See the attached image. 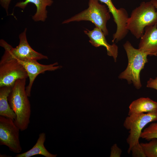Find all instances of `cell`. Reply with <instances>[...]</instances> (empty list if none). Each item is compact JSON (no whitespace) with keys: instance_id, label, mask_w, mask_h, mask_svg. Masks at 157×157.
Wrapping results in <instances>:
<instances>
[{"instance_id":"obj_10","label":"cell","mask_w":157,"mask_h":157,"mask_svg":"<svg viewBox=\"0 0 157 157\" xmlns=\"http://www.w3.org/2000/svg\"><path fill=\"white\" fill-rule=\"evenodd\" d=\"M84 32L89 37V42L93 46L98 47L103 46L107 50L108 56L113 57L116 62L118 54V47L115 44L112 45L109 44L105 38V35L102 31L98 28L95 27L90 31L86 29Z\"/></svg>"},{"instance_id":"obj_4","label":"cell","mask_w":157,"mask_h":157,"mask_svg":"<svg viewBox=\"0 0 157 157\" xmlns=\"http://www.w3.org/2000/svg\"><path fill=\"white\" fill-rule=\"evenodd\" d=\"M128 59V64L126 69L119 75V78L126 79L128 83H132L137 89L142 87L140 74L148 62L146 53L139 49L134 48L131 43L127 41L123 45Z\"/></svg>"},{"instance_id":"obj_9","label":"cell","mask_w":157,"mask_h":157,"mask_svg":"<svg viewBox=\"0 0 157 157\" xmlns=\"http://www.w3.org/2000/svg\"><path fill=\"white\" fill-rule=\"evenodd\" d=\"M24 67L29 78V83L26 88V93L29 97L31 95V91L33 83L39 74L46 71H53L60 68L61 66L57 65V62L48 65L39 63L34 60H17Z\"/></svg>"},{"instance_id":"obj_2","label":"cell","mask_w":157,"mask_h":157,"mask_svg":"<svg viewBox=\"0 0 157 157\" xmlns=\"http://www.w3.org/2000/svg\"><path fill=\"white\" fill-rule=\"evenodd\" d=\"M26 80H17L8 98L10 106L16 116L14 122L21 131L28 128L31 113L28 97L26 91Z\"/></svg>"},{"instance_id":"obj_11","label":"cell","mask_w":157,"mask_h":157,"mask_svg":"<svg viewBox=\"0 0 157 157\" xmlns=\"http://www.w3.org/2000/svg\"><path fill=\"white\" fill-rule=\"evenodd\" d=\"M138 49L148 56H157V24L146 27Z\"/></svg>"},{"instance_id":"obj_12","label":"cell","mask_w":157,"mask_h":157,"mask_svg":"<svg viewBox=\"0 0 157 157\" xmlns=\"http://www.w3.org/2000/svg\"><path fill=\"white\" fill-rule=\"evenodd\" d=\"M53 3L52 0H25L17 3L15 7L24 9L28 4H34L36 10L35 13L32 16V19L35 22H44L47 17V8L51 6Z\"/></svg>"},{"instance_id":"obj_15","label":"cell","mask_w":157,"mask_h":157,"mask_svg":"<svg viewBox=\"0 0 157 157\" xmlns=\"http://www.w3.org/2000/svg\"><path fill=\"white\" fill-rule=\"evenodd\" d=\"M12 87L9 86L0 87V116L10 118L14 121L16 116L10 107L8 100Z\"/></svg>"},{"instance_id":"obj_5","label":"cell","mask_w":157,"mask_h":157,"mask_svg":"<svg viewBox=\"0 0 157 157\" xmlns=\"http://www.w3.org/2000/svg\"><path fill=\"white\" fill-rule=\"evenodd\" d=\"M109 13L106 6L100 3L98 0H89L88 7L87 9L64 20L62 24L89 21L100 29L106 36L108 34L106 24L110 17Z\"/></svg>"},{"instance_id":"obj_13","label":"cell","mask_w":157,"mask_h":157,"mask_svg":"<svg viewBox=\"0 0 157 157\" xmlns=\"http://www.w3.org/2000/svg\"><path fill=\"white\" fill-rule=\"evenodd\" d=\"M157 110V102L148 97H141L133 101L130 104L128 115L147 113Z\"/></svg>"},{"instance_id":"obj_16","label":"cell","mask_w":157,"mask_h":157,"mask_svg":"<svg viewBox=\"0 0 157 157\" xmlns=\"http://www.w3.org/2000/svg\"><path fill=\"white\" fill-rule=\"evenodd\" d=\"M145 157H157V139L153 138L149 142L141 143Z\"/></svg>"},{"instance_id":"obj_3","label":"cell","mask_w":157,"mask_h":157,"mask_svg":"<svg viewBox=\"0 0 157 157\" xmlns=\"http://www.w3.org/2000/svg\"><path fill=\"white\" fill-rule=\"evenodd\" d=\"M150 1H143L132 11L126 28L136 38L143 36L145 28L157 24V11Z\"/></svg>"},{"instance_id":"obj_17","label":"cell","mask_w":157,"mask_h":157,"mask_svg":"<svg viewBox=\"0 0 157 157\" xmlns=\"http://www.w3.org/2000/svg\"><path fill=\"white\" fill-rule=\"evenodd\" d=\"M140 138L148 141L153 138L157 139V122L151 123L142 132Z\"/></svg>"},{"instance_id":"obj_18","label":"cell","mask_w":157,"mask_h":157,"mask_svg":"<svg viewBox=\"0 0 157 157\" xmlns=\"http://www.w3.org/2000/svg\"><path fill=\"white\" fill-rule=\"evenodd\" d=\"M110 157H120L122 151L117 144H114L111 147Z\"/></svg>"},{"instance_id":"obj_8","label":"cell","mask_w":157,"mask_h":157,"mask_svg":"<svg viewBox=\"0 0 157 157\" xmlns=\"http://www.w3.org/2000/svg\"><path fill=\"white\" fill-rule=\"evenodd\" d=\"M28 77L25 69L17 60L12 59L0 63V87H13L17 80Z\"/></svg>"},{"instance_id":"obj_19","label":"cell","mask_w":157,"mask_h":157,"mask_svg":"<svg viewBox=\"0 0 157 157\" xmlns=\"http://www.w3.org/2000/svg\"><path fill=\"white\" fill-rule=\"evenodd\" d=\"M147 87L157 90V77L155 79L150 78L147 82Z\"/></svg>"},{"instance_id":"obj_6","label":"cell","mask_w":157,"mask_h":157,"mask_svg":"<svg viewBox=\"0 0 157 157\" xmlns=\"http://www.w3.org/2000/svg\"><path fill=\"white\" fill-rule=\"evenodd\" d=\"M27 28L19 35V43L16 47L13 48L4 40H0V46L5 49L0 63L12 59L17 60H40L48 59V57L33 49L28 44L27 38Z\"/></svg>"},{"instance_id":"obj_14","label":"cell","mask_w":157,"mask_h":157,"mask_svg":"<svg viewBox=\"0 0 157 157\" xmlns=\"http://www.w3.org/2000/svg\"><path fill=\"white\" fill-rule=\"evenodd\" d=\"M46 135L44 132L40 133L37 140L32 148L21 154H17L15 157H30L36 155H41L45 157H56L57 154H53L49 152L44 146Z\"/></svg>"},{"instance_id":"obj_21","label":"cell","mask_w":157,"mask_h":157,"mask_svg":"<svg viewBox=\"0 0 157 157\" xmlns=\"http://www.w3.org/2000/svg\"><path fill=\"white\" fill-rule=\"evenodd\" d=\"M150 1L157 10V0H151Z\"/></svg>"},{"instance_id":"obj_20","label":"cell","mask_w":157,"mask_h":157,"mask_svg":"<svg viewBox=\"0 0 157 157\" xmlns=\"http://www.w3.org/2000/svg\"><path fill=\"white\" fill-rule=\"evenodd\" d=\"M12 0H0V3L1 6L4 9L7 14H8V10L10 4Z\"/></svg>"},{"instance_id":"obj_7","label":"cell","mask_w":157,"mask_h":157,"mask_svg":"<svg viewBox=\"0 0 157 157\" xmlns=\"http://www.w3.org/2000/svg\"><path fill=\"white\" fill-rule=\"evenodd\" d=\"M20 131L14 120L0 116V145L6 146L11 151L17 154L22 150L19 138Z\"/></svg>"},{"instance_id":"obj_1","label":"cell","mask_w":157,"mask_h":157,"mask_svg":"<svg viewBox=\"0 0 157 157\" xmlns=\"http://www.w3.org/2000/svg\"><path fill=\"white\" fill-rule=\"evenodd\" d=\"M157 121V110L147 113L128 115L125 119L123 126L129 130V135L126 141L129 147L127 152H132L136 157H145L139 140L143 129L149 123Z\"/></svg>"}]
</instances>
